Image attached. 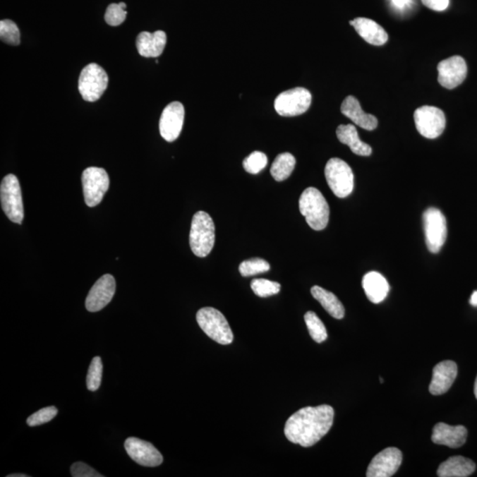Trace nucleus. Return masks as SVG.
I'll return each mask as SVG.
<instances>
[{"instance_id":"obj_38","label":"nucleus","mask_w":477,"mask_h":477,"mask_svg":"<svg viewBox=\"0 0 477 477\" xmlns=\"http://www.w3.org/2000/svg\"><path fill=\"white\" fill-rule=\"evenodd\" d=\"M469 303L472 305V306L477 307V291H475V292L472 294Z\"/></svg>"},{"instance_id":"obj_9","label":"nucleus","mask_w":477,"mask_h":477,"mask_svg":"<svg viewBox=\"0 0 477 477\" xmlns=\"http://www.w3.org/2000/svg\"><path fill=\"white\" fill-rule=\"evenodd\" d=\"M312 96L304 87L284 91L277 97L274 107L278 114L284 117H294L303 114L310 107Z\"/></svg>"},{"instance_id":"obj_3","label":"nucleus","mask_w":477,"mask_h":477,"mask_svg":"<svg viewBox=\"0 0 477 477\" xmlns=\"http://www.w3.org/2000/svg\"><path fill=\"white\" fill-rule=\"evenodd\" d=\"M189 243L196 257L205 258L212 252L215 243V224L208 213L198 212L193 217Z\"/></svg>"},{"instance_id":"obj_28","label":"nucleus","mask_w":477,"mask_h":477,"mask_svg":"<svg viewBox=\"0 0 477 477\" xmlns=\"http://www.w3.org/2000/svg\"><path fill=\"white\" fill-rule=\"evenodd\" d=\"M103 377V363L99 356L93 358L87 375V387L91 392L97 391L100 387Z\"/></svg>"},{"instance_id":"obj_36","label":"nucleus","mask_w":477,"mask_h":477,"mask_svg":"<svg viewBox=\"0 0 477 477\" xmlns=\"http://www.w3.org/2000/svg\"><path fill=\"white\" fill-rule=\"evenodd\" d=\"M423 4L433 11L441 12L447 9L449 0H422Z\"/></svg>"},{"instance_id":"obj_12","label":"nucleus","mask_w":477,"mask_h":477,"mask_svg":"<svg viewBox=\"0 0 477 477\" xmlns=\"http://www.w3.org/2000/svg\"><path fill=\"white\" fill-rule=\"evenodd\" d=\"M185 109L180 102H171L164 109L159 121L160 135L166 141H175L183 127Z\"/></svg>"},{"instance_id":"obj_15","label":"nucleus","mask_w":477,"mask_h":477,"mask_svg":"<svg viewBox=\"0 0 477 477\" xmlns=\"http://www.w3.org/2000/svg\"><path fill=\"white\" fill-rule=\"evenodd\" d=\"M125 449L129 457L139 465L157 466L162 464V454L149 442L138 437H128L125 442Z\"/></svg>"},{"instance_id":"obj_33","label":"nucleus","mask_w":477,"mask_h":477,"mask_svg":"<svg viewBox=\"0 0 477 477\" xmlns=\"http://www.w3.org/2000/svg\"><path fill=\"white\" fill-rule=\"evenodd\" d=\"M57 413L58 409L54 406L38 410L37 412L34 413L28 418V425L34 427L49 423L57 416Z\"/></svg>"},{"instance_id":"obj_30","label":"nucleus","mask_w":477,"mask_h":477,"mask_svg":"<svg viewBox=\"0 0 477 477\" xmlns=\"http://www.w3.org/2000/svg\"><path fill=\"white\" fill-rule=\"evenodd\" d=\"M0 38L4 43L19 45L20 43V30L11 20H2L0 22Z\"/></svg>"},{"instance_id":"obj_19","label":"nucleus","mask_w":477,"mask_h":477,"mask_svg":"<svg viewBox=\"0 0 477 477\" xmlns=\"http://www.w3.org/2000/svg\"><path fill=\"white\" fill-rule=\"evenodd\" d=\"M167 42V34L162 30L154 33L143 31L136 40V48L143 57L157 58L163 54Z\"/></svg>"},{"instance_id":"obj_37","label":"nucleus","mask_w":477,"mask_h":477,"mask_svg":"<svg viewBox=\"0 0 477 477\" xmlns=\"http://www.w3.org/2000/svg\"><path fill=\"white\" fill-rule=\"evenodd\" d=\"M394 4L399 8H404L410 3V0H392Z\"/></svg>"},{"instance_id":"obj_11","label":"nucleus","mask_w":477,"mask_h":477,"mask_svg":"<svg viewBox=\"0 0 477 477\" xmlns=\"http://www.w3.org/2000/svg\"><path fill=\"white\" fill-rule=\"evenodd\" d=\"M413 119L417 131L428 139H436L443 134L447 124L443 111L429 105L416 109Z\"/></svg>"},{"instance_id":"obj_31","label":"nucleus","mask_w":477,"mask_h":477,"mask_svg":"<svg viewBox=\"0 0 477 477\" xmlns=\"http://www.w3.org/2000/svg\"><path fill=\"white\" fill-rule=\"evenodd\" d=\"M269 270V262L261 258L250 259V260L241 262L238 266V271L243 277L260 274V273L268 272Z\"/></svg>"},{"instance_id":"obj_27","label":"nucleus","mask_w":477,"mask_h":477,"mask_svg":"<svg viewBox=\"0 0 477 477\" xmlns=\"http://www.w3.org/2000/svg\"><path fill=\"white\" fill-rule=\"evenodd\" d=\"M304 320L311 338L318 343L325 342L328 337L327 331H326L324 322L320 320L318 315L313 311H308L304 315Z\"/></svg>"},{"instance_id":"obj_4","label":"nucleus","mask_w":477,"mask_h":477,"mask_svg":"<svg viewBox=\"0 0 477 477\" xmlns=\"http://www.w3.org/2000/svg\"><path fill=\"white\" fill-rule=\"evenodd\" d=\"M200 328L214 342L221 345H229L234 340L233 332L224 315L216 308L206 307L196 314Z\"/></svg>"},{"instance_id":"obj_34","label":"nucleus","mask_w":477,"mask_h":477,"mask_svg":"<svg viewBox=\"0 0 477 477\" xmlns=\"http://www.w3.org/2000/svg\"><path fill=\"white\" fill-rule=\"evenodd\" d=\"M127 15L128 12L119 4H111L105 12L104 20L109 25L116 27L125 22Z\"/></svg>"},{"instance_id":"obj_7","label":"nucleus","mask_w":477,"mask_h":477,"mask_svg":"<svg viewBox=\"0 0 477 477\" xmlns=\"http://www.w3.org/2000/svg\"><path fill=\"white\" fill-rule=\"evenodd\" d=\"M108 82L104 69L96 63H91L80 72L78 83L80 94L87 102H96L103 96Z\"/></svg>"},{"instance_id":"obj_6","label":"nucleus","mask_w":477,"mask_h":477,"mask_svg":"<svg viewBox=\"0 0 477 477\" xmlns=\"http://www.w3.org/2000/svg\"><path fill=\"white\" fill-rule=\"evenodd\" d=\"M325 174L330 188L337 198H345L354 191L352 169L345 161L333 157L326 164Z\"/></svg>"},{"instance_id":"obj_22","label":"nucleus","mask_w":477,"mask_h":477,"mask_svg":"<svg viewBox=\"0 0 477 477\" xmlns=\"http://www.w3.org/2000/svg\"><path fill=\"white\" fill-rule=\"evenodd\" d=\"M364 292L371 303H380L387 298L390 286L385 277L380 272H368L363 279Z\"/></svg>"},{"instance_id":"obj_5","label":"nucleus","mask_w":477,"mask_h":477,"mask_svg":"<svg viewBox=\"0 0 477 477\" xmlns=\"http://www.w3.org/2000/svg\"><path fill=\"white\" fill-rule=\"evenodd\" d=\"M0 199L6 217L13 223L22 224L24 217L23 195L16 175L8 174L3 179L0 186Z\"/></svg>"},{"instance_id":"obj_25","label":"nucleus","mask_w":477,"mask_h":477,"mask_svg":"<svg viewBox=\"0 0 477 477\" xmlns=\"http://www.w3.org/2000/svg\"><path fill=\"white\" fill-rule=\"evenodd\" d=\"M311 294L332 318L336 319L344 318L345 308L334 294L329 292V291L322 289L320 286H315L311 289Z\"/></svg>"},{"instance_id":"obj_23","label":"nucleus","mask_w":477,"mask_h":477,"mask_svg":"<svg viewBox=\"0 0 477 477\" xmlns=\"http://www.w3.org/2000/svg\"><path fill=\"white\" fill-rule=\"evenodd\" d=\"M337 138L343 145L349 147L352 152L358 156L368 157L373 153V149L367 143L361 141L357 129L352 124L340 125L337 128Z\"/></svg>"},{"instance_id":"obj_21","label":"nucleus","mask_w":477,"mask_h":477,"mask_svg":"<svg viewBox=\"0 0 477 477\" xmlns=\"http://www.w3.org/2000/svg\"><path fill=\"white\" fill-rule=\"evenodd\" d=\"M350 24L367 43L380 47L388 41L387 31L373 20L359 17L351 20Z\"/></svg>"},{"instance_id":"obj_35","label":"nucleus","mask_w":477,"mask_h":477,"mask_svg":"<svg viewBox=\"0 0 477 477\" xmlns=\"http://www.w3.org/2000/svg\"><path fill=\"white\" fill-rule=\"evenodd\" d=\"M71 473L73 477H102L101 473L96 471L89 465L83 462H76L71 466Z\"/></svg>"},{"instance_id":"obj_14","label":"nucleus","mask_w":477,"mask_h":477,"mask_svg":"<svg viewBox=\"0 0 477 477\" xmlns=\"http://www.w3.org/2000/svg\"><path fill=\"white\" fill-rule=\"evenodd\" d=\"M402 463V452L398 448L388 447L378 454L368 468V477H390L398 471Z\"/></svg>"},{"instance_id":"obj_32","label":"nucleus","mask_w":477,"mask_h":477,"mask_svg":"<svg viewBox=\"0 0 477 477\" xmlns=\"http://www.w3.org/2000/svg\"><path fill=\"white\" fill-rule=\"evenodd\" d=\"M268 164L267 156L261 152H254L243 161V167L248 174H258L264 170Z\"/></svg>"},{"instance_id":"obj_24","label":"nucleus","mask_w":477,"mask_h":477,"mask_svg":"<svg viewBox=\"0 0 477 477\" xmlns=\"http://www.w3.org/2000/svg\"><path fill=\"white\" fill-rule=\"evenodd\" d=\"M476 470V464L471 459L454 456L442 463L437 469L440 477H466L471 476Z\"/></svg>"},{"instance_id":"obj_20","label":"nucleus","mask_w":477,"mask_h":477,"mask_svg":"<svg viewBox=\"0 0 477 477\" xmlns=\"http://www.w3.org/2000/svg\"><path fill=\"white\" fill-rule=\"evenodd\" d=\"M342 112L354 124L366 131H373L378 127V119L374 115L366 114L363 111L359 101L353 96H349L343 101Z\"/></svg>"},{"instance_id":"obj_29","label":"nucleus","mask_w":477,"mask_h":477,"mask_svg":"<svg viewBox=\"0 0 477 477\" xmlns=\"http://www.w3.org/2000/svg\"><path fill=\"white\" fill-rule=\"evenodd\" d=\"M250 286L255 296L262 298L275 296L282 289L279 283L265 279H253Z\"/></svg>"},{"instance_id":"obj_2","label":"nucleus","mask_w":477,"mask_h":477,"mask_svg":"<svg viewBox=\"0 0 477 477\" xmlns=\"http://www.w3.org/2000/svg\"><path fill=\"white\" fill-rule=\"evenodd\" d=\"M301 215L312 229L324 230L327 227L330 208L327 201L322 193L315 188H308L301 194L299 200Z\"/></svg>"},{"instance_id":"obj_26","label":"nucleus","mask_w":477,"mask_h":477,"mask_svg":"<svg viewBox=\"0 0 477 477\" xmlns=\"http://www.w3.org/2000/svg\"><path fill=\"white\" fill-rule=\"evenodd\" d=\"M296 160L292 154L286 152L276 157L271 168V174L277 181H283L289 178L296 167Z\"/></svg>"},{"instance_id":"obj_39","label":"nucleus","mask_w":477,"mask_h":477,"mask_svg":"<svg viewBox=\"0 0 477 477\" xmlns=\"http://www.w3.org/2000/svg\"><path fill=\"white\" fill-rule=\"evenodd\" d=\"M29 476L25 475V473H12V475H8V477H28Z\"/></svg>"},{"instance_id":"obj_13","label":"nucleus","mask_w":477,"mask_h":477,"mask_svg":"<svg viewBox=\"0 0 477 477\" xmlns=\"http://www.w3.org/2000/svg\"><path fill=\"white\" fill-rule=\"evenodd\" d=\"M438 83L445 89L452 90L464 82L468 73L466 61L461 56L444 59L437 66Z\"/></svg>"},{"instance_id":"obj_1","label":"nucleus","mask_w":477,"mask_h":477,"mask_svg":"<svg viewBox=\"0 0 477 477\" xmlns=\"http://www.w3.org/2000/svg\"><path fill=\"white\" fill-rule=\"evenodd\" d=\"M334 419V410L329 405L307 406L298 410L286 421L285 435L290 442L310 447L329 433Z\"/></svg>"},{"instance_id":"obj_16","label":"nucleus","mask_w":477,"mask_h":477,"mask_svg":"<svg viewBox=\"0 0 477 477\" xmlns=\"http://www.w3.org/2000/svg\"><path fill=\"white\" fill-rule=\"evenodd\" d=\"M116 290L115 279L111 274L101 277L92 289H90L86 299V308L90 312H97L110 303Z\"/></svg>"},{"instance_id":"obj_8","label":"nucleus","mask_w":477,"mask_h":477,"mask_svg":"<svg viewBox=\"0 0 477 477\" xmlns=\"http://www.w3.org/2000/svg\"><path fill=\"white\" fill-rule=\"evenodd\" d=\"M423 228L428 250L436 254L444 246L447 237V219L436 208H429L423 213Z\"/></svg>"},{"instance_id":"obj_40","label":"nucleus","mask_w":477,"mask_h":477,"mask_svg":"<svg viewBox=\"0 0 477 477\" xmlns=\"http://www.w3.org/2000/svg\"><path fill=\"white\" fill-rule=\"evenodd\" d=\"M473 392H475L476 398L477 399V377L475 383V388H473Z\"/></svg>"},{"instance_id":"obj_18","label":"nucleus","mask_w":477,"mask_h":477,"mask_svg":"<svg viewBox=\"0 0 477 477\" xmlns=\"http://www.w3.org/2000/svg\"><path fill=\"white\" fill-rule=\"evenodd\" d=\"M468 430L462 425L451 426L440 423L435 425L431 440L437 445L459 448L466 443Z\"/></svg>"},{"instance_id":"obj_10","label":"nucleus","mask_w":477,"mask_h":477,"mask_svg":"<svg viewBox=\"0 0 477 477\" xmlns=\"http://www.w3.org/2000/svg\"><path fill=\"white\" fill-rule=\"evenodd\" d=\"M82 181L86 205L89 207L99 205L110 186L107 171L99 167L87 168L83 171Z\"/></svg>"},{"instance_id":"obj_17","label":"nucleus","mask_w":477,"mask_h":477,"mask_svg":"<svg viewBox=\"0 0 477 477\" xmlns=\"http://www.w3.org/2000/svg\"><path fill=\"white\" fill-rule=\"evenodd\" d=\"M457 364L452 361H444L437 364L433 369V380L429 391L433 395L445 394L451 388L457 378Z\"/></svg>"}]
</instances>
